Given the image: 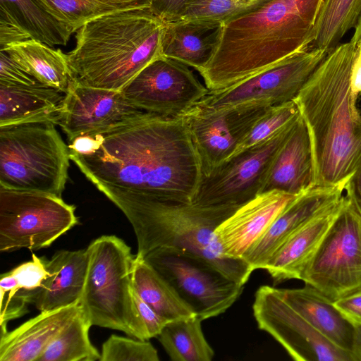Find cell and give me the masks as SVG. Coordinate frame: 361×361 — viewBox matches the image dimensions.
Instances as JSON below:
<instances>
[{
    "label": "cell",
    "instance_id": "cell-1",
    "mask_svg": "<svg viewBox=\"0 0 361 361\" xmlns=\"http://www.w3.org/2000/svg\"><path fill=\"white\" fill-rule=\"evenodd\" d=\"M71 160L94 185L192 202L202 178L185 116L142 111L69 141Z\"/></svg>",
    "mask_w": 361,
    "mask_h": 361
},
{
    "label": "cell",
    "instance_id": "cell-2",
    "mask_svg": "<svg viewBox=\"0 0 361 361\" xmlns=\"http://www.w3.org/2000/svg\"><path fill=\"white\" fill-rule=\"evenodd\" d=\"M355 43L329 50L295 99L310 137L313 185H336L361 165V114L350 102Z\"/></svg>",
    "mask_w": 361,
    "mask_h": 361
},
{
    "label": "cell",
    "instance_id": "cell-3",
    "mask_svg": "<svg viewBox=\"0 0 361 361\" xmlns=\"http://www.w3.org/2000/svg\"><path fill=\"white\" fill-rule=\"evenodd\" d=\"M323 0H272L222 24L198 73L209 91L233 85L310 47Z\"/></svg>",
    "mask_w": 361,
    "mask_h": 361
},
{
    "label": "cell",
    "instance_id": "cell-4",
    "mask_svg": "<svg viewBox=\"0 0 361 361\" xmlns=\"http://www.w3.org/2000/svg\"><path fill=\"white\" fill-rule=\"evenodd\" d=\"M97 188L126 216L137 241V256L159 247L187 250L210 262L244 286L252 269L243 259L226 256L216 239L218 226L241 205L204 206L104 185Z\"/></svg>",
    "mask_w": 361,
    "mask_h": 361
},
{
    "label": "cell",
    "instance_id": "cell-5",
    "mask_svg": "<svg viewBox=\"0 0 361 361\" xmlns=\"http://www.w3.org/2000/svg\"><path fill=\"white\" fill-rule=\"evenodd\" d=\"M164 23L152 8L117 12L87 22L75 32V47L66 54L74 82L121 90L163 56Z\"/></svg>",
    "mask_w": 361,
    "mask_h": 361
},
{
    "label": "cell",
    "instance_id": "cell-6",
    "mask_svg": "<svg viewBox=\"0 0 361 361\" xmlns=\"http://www.w3.org/2000/svg\"><path fill=\"white\" fill-rule=\"evenodd\" d=\"M87 250L88 266L79 305L91 325L149 340L133 300L135 255L131 248L116 235H102Z\"/></svg>",
    "mask_w": 361,
    "mask_h": 361
},
{
    "label": "cell",
    "instance_id": "cell-7",
    "mask_svg": "<svg viewBox=\"0 0 361 361\" xmlns=\"http://www.w3.org/2000/svg\"><path fill=\"white\" fill-rule=\"evenodd\" d=\"M70 160L51 122L0 126V187L61 197Z\"/></svg>",
    "mask_w": 361,
    "mask_h": 361
},
{
    "label": "cell",
    "instance_id": "cell-8",
    "mask_svg": "<svg viewBox=\"0 0 361 361\" xmlns=\"http://www.w3.org/2000/svg\"><path fill=\"white\" fill-rule=\"evenodd\" d=\"M329 51L311 47L299 51L233 85L209 91L187 114L271 106L293 101Z\"/></svg>",
    "mask_w": 361,
    "mask_h": 361
},
{
    "label": "cell",
    "instance_id": "cell-9",
    "mask_svg": "<svg viewBox=\"0 0 361 361\" xmlns=\"http://www.w3.org/2000/svg\"><path fill=\"white\" fill-rule=\"evenodd\" d=\"M75 212L61 197L0 187V251L50 246L78 224Z\"/></svg>",
    "mask_w": 361,
    "mask_h": 361
},
{
    "label": "cell",
    "instance_id": "cell-10",
    "mask_svg": "<svg viewBox=\"0 0 361 361\" xmlns=\"http://www.w3.org/2000/svg\"><path fill=\"white\" fill-rule=\"evenodd\" d=\"M202 320L225 312L243 286L204 257L185 250L159 247L144 257Z\"/></svg>",
    "mask_w": 361,
    "mask_h": 361
},
{
    "label": "cell",
    "instance_id": "cell-11",
    "mask_svg": "<svg viewBox=\"0 0 361 361\" xmlns=\"http://www.w3.org/2000/svg\"><path fill=\"white\" fill-rule=\"evenodd\" d=\"M345 206L302 281L333 302L361 289V204L350 180Z\"/></svg>",
    "mask_w": 361,
    "mask_h": 361
},
{
    "label": "cell",
    "instance_id": "cell-12",
    "mask_svg": "<svg viewBox=\"0 0 361 361\" xmlns=\"http://www.w3.org/2000/svg\"><path fill=\"white\" fill-rule=\"evenodd\" d=\"M299 119L202 176L192 202L204 206L242 205L262 193L277 152Z\"/></svg>",
    "mask_w": 361,
    "mask_h": 361
},
{
    "label": "cell",
    "instance_id": "cell-13",
    "mask_svg": "<svg viewBox=\"0 0 361 361\" xmlns=\"http://www.w3.org/2000/svg\"><path fill=\"white\" fill-rule=\"evenodd\" d=\"M253 315L258 328L277 341L297 361H353L290 305L280 288L264 285L255 293Z\"/></svg>",
    "mask_w": 361,
    "mask_h": 361
},
{
    "label": "cell",
    "instance_id": "cell-14",
    "mask_svg": "<svg viewBox=\"0 0 361 361\" xmlns=\"http://www.w3.org/2000/svg\"><path fill=\"white\" fill-rule=\"evenodd\" d=\"M120 91L137 109L171 117L185 116L209 92L188 66L164 56Z\"/></svg>",
    "mask_w": 361,
    "mask_h": 361
},
{
    "label": "cell",
    "instance_id": "cell-15",
    "mask_svg": "<svg viewBox=\"0 0 361 361\" xmlns=\"http://www.w3.org/2000/svg\"><path fill=\"white\" fill-rule=\"evenodd\" d=\"M269 106L236 108L212 114H186L202 176L233 156L238 143Z\"/></svg>",
    "mask_w": 361,
    "mask_h": 361
},
{
    "label": "cell",
    "instance_id": "cell-16",
    "mask_svg": "<svg viewBox=\"0 0 361 361\" xmlns=\"http://www.w3.org/2000/svg\"><path fill=\"white\" fill-rule=\"evenodd\" d=\"M142 111L129 102L120 90L75 82L66 93L58 125L71 141L78 136L107 129Z\"/></svg>",
    "mask_w": 361,
    "mask_h": 361
},
{
    "label": "cell",
    "instance_id": "cell-17",
    "mask_svg": "<svg viewBox=\"0 0 361 361\" xmlns=\"http://www.w3.org/2000/svg\"><path fill=\"white\" fill-rule=\"evenodd\" d=\"M297 195L271 190L262 192L240 206L214 231L223 253L229 257L244 259Z\"/></svg>",
    "mask_w": 361,
    "mask_h": 361
},
{
    "label": "cell",
    "instance_id": "cell-18",
    "mask_svg": "<svg viewBox=\"0 0 361 361\" xmlns=\"http://www.w3.org/2000/svg\"><path fill=\"white\" fill-rule=\"evenodd\" d=\"M348 187L345 193L306 221L276 251L264 269L274 283L290 279L302 280L332 226L346 204Z\"/></svg>",
    "mask_w": 361,
    "mask_h": 361
},
{
    "label": "cell",
    "instance_id": "cell-19",
    "mask_svg": "<svg viewBox=\"0 0 361 361\" xmlns=\"http://www.w3.org/2000/svg\"><path fill=\"white\" fill-rule=\"evenodd\" d=\"M349 181L330 186L314 185L298 194L245 257L252 271L264 269L273 255L291 234L345 193Z\"/></svg>",
    "mask_w": 361,
    "mask_h": 361
},
{
    "label": "cell",
    "instance_id": "cell-20",
    "mask_svg": "<svg viewBox=\"0 0 361 361\" xmlns=\"http://www.w3.org/2000/svg\"><path fill=\"white\" fill-rule=\"evenodd\" d=\"M80 310L79 303L40 312L0 336V361H37L52 340Z\"/></svg>",
    "mask_w": 361,
    "mask_h": 361
},
{
    "label": "cell",
    "instance_id": "cell-21",
    "mask_svg": "<svg viewBox=\"0 0 361 361\" xmlns=\"http://www.w3.org/2000/svg\"><path fill=\"white\" fill-rule=\"evenodd\" d=\"M88 266V252L59 250L45 259L48 275L34 296L32 303L39 312L79 303Z\"/></svg>",
    "mask_w": 361,
    "mask_h": 361
},
{
    "label": "cell",
    "instance_id": "cell-22",
    "mask_svg": "<svg viewBox=\"0 0 361 361\" xmlns=\"http://www.w3.org/2000/svg\"><path fill=\"white\" fill-rule=\"evenodd\" d=\"M313 185L311 145L302 118L277 152L262 192L271 190L298 195Z\"/></svg>",
    "mask_w": 361,
    "mask_h": 361
},
{
    "label": "cell",
    "instance_id": "cell-23",
    "mask_svg": "<svg viewBox=\"0 0 361 361\" xmlns=\"http://www.w3.org/2000/svg\"><path fill=\"white\" fill-rule=\"evenodd\" d=\"M66 93L44 85L0 84V126L51 122L58 125Z\"/></svg>",
    "mask_w": 361,
    "mask_h": 361
},
{
    "label": "cell",
    "instance_id": "cell-24",
    "mask_svg": "<svg viewBox=\"0 0 361 361\" xmlns=\"http://www.w3.org/2000/svg\"><path fill=\"white\" fill-rule=\"evenodd\" d=\"M164 23L163 56L200 71L214 51L222 25L199 20Z\"/></svg>",
    "mask_w": 361,
    "mask_h": 361
},
{
    "label": "cell",
    "instance_id": "cell-25",
    "mask_svg": "<svg viewBox=\"0 0 361 361\" xmlns=\"http://www.w3.org/2000/svg\"><path fill=\"white\" fill-rule=\"evenodd\" d=\"M285 300L318 332L338 348L350 353L354 326L345 319L333 301L316 288H280Z\"/></svg>",
    "mask_w": 361,
    "mask_h": 361
},
{
    "label": "cell",
    "instance_id": "cell-26",
    "mask_svg": "<svg viewBox=\"0 0 361 361\" xmlns=\"http://www.w3.org/2000/svg\"><path fill=\"white\" fill-rule=\"evenodd\" d=\"M25 72L44 85L67 93L75 83L66 54L35 39L3 50Z\"/></svg>",
    "mask_w": 361,
    "mask_h": 361
},
{
    "label": "cell",
    "instance_id": "cell-27",
    "mask_svg": "<svg viewBox=\"0 0 361 361\" xmlns=\"http://www.w3.org/2000/svg\"><path fill=\"white\" fill-rule=\"evenodd\" d=\"M133 283L143 300L168 322L196 316L173 288L144 258L137 255Z\"/></svg>",
    "mask_w": 361,
    "mask_h": 361
},
{
    "label": "cell",
    "instance_id": "cell-28",
    "mask_svg": "<svg viewBox=\"0 0 361 361\" xmlns=\"http://www.w3.org/2000/svg\"><path fill=\"white\" fill-rule=\"evenodd\" d=\"M72 35L87 22L128 10L151 8L154 0H36Z\"/></svg>",
    "mask_w": 361,
    "mask_h": 361
},
{
    "label": "cell",
    "instance_id": "cell-29",
    "mask_svg": "<svg viewBox=\"0 0 361 361\" xmlns=\"http://www.w3.org/2000/svg\"><path fill=\"white\" fill-rule=\"evenodd\" d=\"M197 316L167 322L157 338L173 361H210L214 352Z\"/></svg>",
    "mask_w": 361,
    "mask_h": 361
},
{
    "label": "cell",
    "instance_id": "cell-30",
    "mask_svg": "<svg viewBox=\"0 0 361 361\" xmlns=\"http://www.w3.org/2000/svg\"><path fill=\"white\" fill-rule=\"evenodd\" d=\"M361 16V0H323L315 21L311 47L333 49Z\"/></svg>",
    "mask_w": 361,
    "mask_h": 361
},
{
    "label": "cell",
    "instance_id": "cell-31",
    "mask_svg": "<svg viewBox=\"0 0 361 361\" xmlns=\"http://www.w3.org/2000/svg\"><path fill=\"white\" fill-rule=\"evenodd\" d=\"M92 326L80 310L47 347L37 361H96L101 353L92 344L89 330Z\"/></svg>",
    "mask_w": 361,
    "mask_h": 361
},
{
    "label": "cell",
    "instance_id": "cell-32",
    "mask_svg": "<svg viewBox=\"0 0 361 361\" xmlns=\"http://www.w3.org/2000/svg\"><path fill=\"white\" fill-rule=\"evenodd\" d=\"M16 13L34 39L54 47L66 46L71 34L36 0H0Z\"/></svg>",
    "mask_w": 361,
    "mask_h": 361
},
{
    "label": "cell",
    "instance_id": "cell-33",
    "mask_svg": "<svg viewBox=\"0 0 361 361\" xmlns=\"http://www.w3.org/2000/svg\"><path fill=\"white\" fill-rule=\"evenodd\" d=\"M271 1L188 0L172 21L199 20L222 25L253 12Z\"/></svg>",
    "mask_w": 361,
    "mask_h": 361
},
{
    "label": "cell",
    "instance_id": "cell-34",
    "mask_svg": "<svg viewBox=\"0 0 361 361\" xmlns=\"http://www.w3.org/2000/svg\"><path fill=\"white\" fill-rule=\"evenodd\" d=\"M300 116L295 100L269 106L238 143L233 156L264 142Z\"/></svg>",
    "mask_w": 361,
    "mask_h": 361
},
{
    "label": "cell",
    "instance_id": "cell-35",
    "mask_svg": "<svg viewBox=\"0 0 361 361\" xmlns=\"http://www.w3.org/2000/svg\"><path fill=\"white\" fill-rule=\"evenodd\" d=\"M156 348L148 341L111 335L102 345L99 361H159Z\"/></svg>",
    "mask_w": 361,
    "mask_h": 361
},
{
    "label": "cell",
    "instance_id": "cell-36",
    "mask_svg": "<svg viewBox=\"0 0 361 361\" xmlns=\"http://www.w3.org/2000/svg\"><path fill=\"white\" fill-rule=\"evenodd\" d=\"M10 272L16 278L19 290L31 295V303L48 275L45 258L38 257L34 254L30 261L18 265Z\"/></svg>",
    "mask_w": 361,
    "mask_h": 361
},
{
    "label": "cell",
    "instance_id": "cell-37",
    "mask_svg": "<svg viewBox=\"0 0 361 361\" xmlns=\"http://www.w3.org/2000/svg\"><path fill=\"white\" fill-rule=\"evenodd\" d=\"M30 39H34L32 35L19 17L10 6L0 1V50Z\"/></svg>",
    "mask_w": 361,
    "mask_h": 361
},
{
    "label": "cell",
    "instance_id": "cell-38",
    "mask_svg": "<svg viewBox=\"0 0 361 361\" xmlns=\"http://www.w3.org/2000/svg\"><path fill=\"white\" fill-rule=\"evenodd\" d=\"M0 84L26 86L42 85L3 51H0Z\"/></svg>",
    "mask_w": 361,
    "mask_h": 361
},
{
    "label": "cell",
    "instance_id": "cell-39",
    "mask_svg": "<svg viewBox=\"0 0 361 361\" xmlns=\"http://www.w3.org/2000/svg\"><path fill=\"white\" fill-rule=\"evenodd\" d=\"M133 295L137 312L146 328L149 338L157 337L168 322L143 300L134 286Z\"/></svg>",
    "mask_w": 361,
    "mask_h": 361
},
{
    "label": "cell",
    "instance_id": "cell-40",
    "mask_svg": "<svg viewBox=\"0 0 361 361\" xmlns=\"http://www.w3.org/2000/svg\"><path fill=\"white\" fill-rule=\"evenodd\" d=\"M333 303L352 325H361V289L336 300Z\"/></svg>",
    "mask_w": 361,
    "mask_h": 361
},
{
    "label": "cell",
    "instance_id": "cell-41",
    "mask_svg": "<svg viewBox=\"0 0 361 361\" xmlns=\"http://www.w3.org/2000/svg\"><path fill=\"white\" fill-rule=\"evenodd\" d=\"M361 94V37L355 43V51L350 74V102L353 108L358 110L357 99Z\"/></svg>",
    "mask_w": 361,
    "mask_h": 361
},
{
    "label": "cell",
    "instance_id": "cell-42",
    "mask_svg": "<svg viewBox=\"0 0 361 361\" xmlns=\"http://www.w3.org/2000/svg\"><path fill=\"white\" fill-rule=\"evenodd\" d=\"M188 0H154L152 9L164 22L172 21Z\"/></svg>",
    "mask_w": 361,
    "mask_h": 361
},
{
    "label": "cell",
    "instance_id": "cell-43",
    "mask_svg": "<svg viewBox=\"0 0 361 361\" xmlns=\"http://www.w3.org/2000/svg\"><path fill=\"white\" fill-rule=\"evenodd\" d=\"M350 354L353 361H361V325L354 326Z\"/></svg>",
    "mask_w": 361,
    "mask_h": 361
},
{
    "label": "cell",
    "instance_id": "cell-44",
    "mask_svg": "<svg viewBox=\"0 0 361 361\" xmlns=\"http://www.w3.org/2000/svg\"><path fill=\"white\" fill-rule=\"evenodd\" d=\"M351 190L361 204V165L350 180Z\"/></svg>",
    "mask_w": 361,
    "mask_h": 361
},
{
    "label": "cell",
    "instance_id": "cell-45",
    "mask_svg": "<svg viewBox=\"0 0 361 361\" xmlns=\"http://www.w3.org/2000/svg\"><path fill=\"white\" fill-rule=\"evenodd\" d=\"M361 37V16L359 18L357 23L355 27L354 34L351 38V41L356 43Z\"/></svg>",
    "mask_w": 361,
    "mask_h": 361
}]
</instances>
